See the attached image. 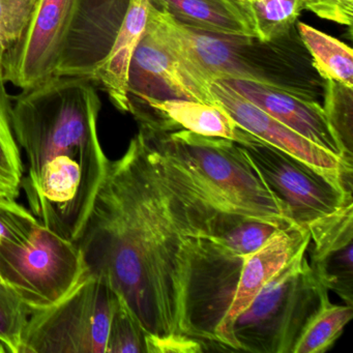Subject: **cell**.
<instances>
[{
  "label": "cell",
  "instance_id": "14",
  "mask_svg": "<svg viewBox=\"0 0 353 353\" xmlns=\"http://www.w3.org/2000/svg\"><path fill=\"white\" fill-rule=\"evenodd\" d=\"M216 80L272 119L345 162L342 148L328 125L323 107L317 101L301 98L281 88L258 82L232 78Z\"/></svg>",
  "mask_w": 353,
  "mask_h": 353
},
{
  "label": "cell",
  "instance_id": "32",
  "mask_svg": "<svg viewBox=\"0 0 353 353\" xmlns=\"http://www.w3.org/2000/svg\"><path fill=\"white\" fill-rule=\"evenodd\" d=\"M0 353H10L9 349L7 348V346L1 341H0Z\"/></svg>",
  "mask_w": 353,
  "mask_h": 353
},
{
  "label": "cell",
  "instance_id": "28",
  "mask_svg": "<svg viewBox=\"0 0 353 353\" xmlns=\"http://www.w3.org/2000/svg\"><path fill=\"white\" fill-rule=\"evenodd\" d=\"M40 224L34 214L16 199L0 196V243L24 245Z\"/></svg>",
  "mask_w": 353,
  "mask_h": 353
},
{
  "label": "cell",
  "instance_id": "16",
  "mask_svg": "<svg viewBox=\"0 0 353 353\" xmlns=\"http://www.w3.org/2000/svg\"><path fill=\"white\" fill-rule=\"evenodd\" d=\"M310 243L309 229L292 224L279 230L260 249L245 258L232 305L221 328L220 344L223 349L233 350L230 330L235 318L247 309L261 289L301 249L309 247Z\"/></svg>",
  "mask_w": 353,
  "mask_h": 353
},
{
  "label": "cell",
  "instance_id": "30",
  "mask_svg": "<svg viewBox=\"0 0 353 353\" xmlns=\"http://www.w3.org/2000/svg\"><path fill=\"white\" fill-rule=\"evenodd\" d=\"M303 5L321 19L352 28L353 0H303Z\"/></svg>",
  "mask_w": 353,
  "mask_h": 353
},
{
  "label": "cell",
  "instance_id": "1",
  "mask_svg": "<svg viewBox=\"0 0 353 353\" xmlns=\"http://www.w3.org/2000/svg\"><path fill=\"white\" fill-rule=\"evenodd\" d=\"M208 196L141 134L106 174L76 245L148 336L185 334L192 241L210 236Z\"/></svg>",
  "mask_w": 353,
  "mask_h": 353
},
{
  "label": "cell",
  "instance_id": "21",
  "mask_svg": "<svg viewBox=\"0 0 353 353\" xmlns=\"http://www.w3.org/2000/svg\"><path fill=\"white\" fill-rule=\"evenodd\" d=\"M295 28L318 75L324 81L334 80L353 88L352 49L303 22H296Z\"/></svg>",
  "mask_w": 353,
  "mask_h": 353
},
{
  "label": "cell",
  "instance_id": "17",
  "mask_svg": "<svg viewBox=\"0 0 353 353\" xmlns=\"http://www.w3.org/2000/svg\"><path fill=\"white\" fill-rule=\"evenodd\" d=\"M140 130L169 132L187 130L198 135L225 138L236 143L250 134L239 128L222 107L191 100H170L130 109Z\"/></svg>",
  "mask_w": 353,
  "mask_h": 353
},
{
  "label": "cell",
  "instance_id": "12",
  "mask_svg": "<svg viewBox=\"0 0 353 353\" xmlns=\"http://www.w3.org/2000/svg\"><path fill=\"white\" fill-rule=\"evenodd\" d=\"M74 0H40L23 36L3 52L6 82L30 90L54 76Z\"/></svg>",
  "mask_w": 353,
  "mask_h": 353
},
{
  "label": "cell",
  "instance_id": "20",
  "mask_svg": "<svg viewBox=\"0 0 353 353\" xmlns=\"http://www.w3.org/2000/svg\"><path fill=\"white\" fill-rule=\"evenodd\" d=\"M288 226L290 225L218 210L210 221V237L235 255L248 256Z\"/></svg>",
  "mask_w": 353,
  "mask_h": 353
},
{
  "label": "cell",
  "instance_id": "29",
  "mask_svg": "<svg viewBox=\"0 0 353 353\" xmlns=\"http://www.w3.org/2000/svg\"><path fill=\"white\" fill-rule=\"evenodd\" d=\"M34 12L17 0H0V48L7 50L23 36Z\"/></svg>",
  "mask_w": 353,
  "mask_h": 353
},
{
  "label": "cell",
  "instance_id": "24",
  "mask_svg": "<svg viewBox=\"0 0 353 353\" xmlns=\"http://www.w3.org/2000/svg\"><path fill=\"white\" fill-rule=\"evenodd\" d=\"M353 316L351 305L326 303L303 328L292 353H323L341 336Z\"/></svg>",
  "mask_w": 353,
  "mask_h": 353
},
{
  "label": "cell",
  "instance_id": "9",
  "mask_svg": "<svg viewBox=\"0 0 353 353\" xmlns=\"http://www.w3.org/2000/svg\"><path fill=\"white\" fill-rule=\"evenodd\" d=\"M248 256L227 251L210 236H198L192 241L185 279V334L200 341L206 349H222L221 328Z\"/></svg>",
  "mask_w": 353,
  "mask_h": 353
},
{
  "label": "cell",
  "instance_id": "23",
  "mask_svg": "<svg viewBox=\"0 0 353 353\" xmlns=\"http://www.w3.org/2000/svg\"><path fill=\"white\" fill-rule=\"evenodd\" d=\"M247 13L254 36L270 42L288 34L305 9L303 0H239Z\"/></svg>",
  "mask_w": 353,
  "mask_h": 353
},
{
  "label": "cell",
  "instance_id": "33",
  "mask_svg": "<svg viewBox=\"0 0 353 353\" xmlns=\"http://www.w3.org/2000/svg\"><path fill=\"white\" fill-rule=\"evenodd\" d=\"M0 281H1V282H3V280H1V276H0Z\"/></svg>",
  "mask_w": 353,
  "mask_h": 353
},
{
  "label": "cell",
  "instance_id": "19",
  "mask_svg": "<svg viewBox=\"0 0 353 353\" xmlns=\"http://www.w3.org/2000/svg\"><path fill=\"white\" fill-rule=\"evenodd\" d=\"M181 26L212 34L254 36L239 0H150Z\"/></svg>",
  "mask_w": 353,
  "mask_h": 353
},
{
  "label": "cell",
  "instance_id": "22",
  "mask_svg": "<svg viewBox=\"0 0 353 353\" xmlns=\"http://www.w3.org/2000/svg\"><path fill=\"white\" fill-rule=\"evenodd\" d=\"M3 52L0 48V196L17 199L23 179V165L12 123L13 103L6 88Z\"/></svg>",
  "mask_w": 353,
  "mask_h": 353
},
{
  "label": "cell",
  "instance_id": "27",
  "mask_svg": "<svg viewBox=\"0 0 353 353\" xmlns=\"http://www.w3.org/2000/svg\"><path fill=\"white\" fill-rule=\"evenodd\" d=\"M30 314L15 291L0 281V341L10 353H19Z\"/></svg>",
  "mask_w": 353,
  "mask_h": 353
},
{
  "label": "cell",
  "instance_id": "6",
  "mask_svg": "<svg viewBox=\"0 0 353 353\" xmlns=\"http://www.w3.org/2000/svg\"><path fill=\"white\" fill-rule=\"evenodd\" d=\"M117 303L106 279L86 272L57 305L32 312L19 353H105Z\"/></svg>",
  "mask_w": 353,
  "mask_h": 353
},
{
  "label": "cell",
  "instance_id": "5",
  "mask_svg": "<svg viewBox=\"0 0 353 353\" xmlns=\"http://www.w3.org/2000/svg\"><path fill=\"white\" fill-rule=\"evenodd\" d=\"M307 248L301 249L235 318L230 330L233 350L293 352L307 322L330 301L327 289L307 261Z\"/></svg>",
  "mask_w": 353,
  "mask_h": 353
},
{
  "label": "cell",
  "instance_id": "13",
  "mask_svg": "<svg viewBox=\"0 0 353 353\" xmlns=\"http://www.w3.org/2000/svg\"><path fill=\"white\" fill-rule=\"evenodd\" d=\"M210 92L236 125L254 137L352 185L351 165L272 119L219 80L210 83Z\"/></svg>",
  "mask_w": 353,
  "mask_h": 353
},
{
  "label": "cell",
  "instance_id": "18",
  "mask_svg": "<svg viewBox=\"0 0 353 353\" xmlns=\"http://www.w3.org/2000/svg\"><path fill=\"white\" fill-rule=\"evenodd\" d=\"M150 5V0H131L112 49L92 80L97 88H102L108 94L112 104L121 112H128L130 61L145 32Z\"/></svg>",
  "mask_w": 353,
  "mask_h": 353
},
{
  "label": "cell",
  "instance_id": "11",
  "mask_svg": "<svg viewBox=\"0 0 353 353\" xmlns=\"http://www.w3.org/2000/svg\"><path fill=\"white\" fill-rule=\"evenodd\" d=\"M131 0H74L55 76L94 80L123 26Z\"/></svg>",
  "mask_w": 353,
  "mask_h": 353
},
{
  "label": "cell",
  "instance_id": "26",
  "mask_svg": "<svg viewBox=\"0 0 353 353\" xmlns=\"http://www.w3.org/2000/svg\"><path fill=\"white\" fill-rule=\"evenodd\" d=\"M105 353H146V332L119 297Z\"/></svg>",
  "mask_w": 353,
  "mask_h": 353
},
{
  "label": "cell",
  "instance_id": "3",
  "mask_svg": "<svg viewBox=\"0 0 353 353\" xmlns=\"http://www.w3.org/2000/svg\"><path fill=\"white\" fill-rule=\"evenodd\" d=\"M146 28L203 83L241 79L317 101L325 81L314 69L296 28L263 42L256 37L212 34L181 26L150 3Z\"/></svg>",
  "mask_w": 353,
  "mask_h": 353
},
{
  "label": "cell",
  "instance_id": "15",
  "mask_svg": "<svg viewBox=\"0 0 353 353\" xmlns=\"http://www.w3.org/2000/svg\"><path fill=\"white\" fill-rule=\"evenodd\" d=\"M312 248L310 263L327 290L353 303V201L307 226Z\"/></svg>",
  "mask_w": 353,
  "mask_h": 353
},
{
  "label": "cell",
  "instance_id": "10",
  "mask_svg": "<svg viewBox=\"0 0 353 353\" xmlns=\"http://www.w3.org/2000/svg\"><path fill=\"white\" fill-rule=\"evenodd\" d=\"M127 100L128 112L170 100L198 101L221 107L210 85L198 80L148 28L130 61Z\"/></svg>",
  "mask_w": 353,
  "mask_h": 353
},
{
  "label": "cell",
  "instance_id": "7",
  "mask_svg": "<svg viewBox=\"0 0 353 353\" xmlns=\"http://www.w3.org/2000/svg\"><path fill=\"white\" fill-rule=\"evenodd\" d=\"M75 241L40 224L22 245L0 243V276L30 312L65 299L88 272Z\"/></svg>",
  "mask_w": 353,
  "mask_h": 353
},
{
  "label": "cell",
  "instance_id": "25",
  "mask_svg": "<svg viewBox=\"0 0 353 353\" xmlns=\"http://www.w3.org/2000/svg\"><path fill=\"white\" fill-rule=\"evenodd\" d=\"M323 110L328 125L338 140L347 164L353 162V88L334 80L324 84Z\"/></svg>",
  "mask_w": 353,
  "mask_h": 353
},
{
  "label": "cell",
  "instance_id": "2",
  "mask_svg": "<svg viewBox=\"0 0 353 353\" xmlns=\"http://www.w3.org/2000/svg\"><path fill=\"white\" fill-rule=\"evenodd\" d=\"M12 123L28 161L21 188L39 222L76 241L106 174L102 103L92 80L52 76L14 98Z\"/></svg>",
  "mask_w": 353,
  "mask_h": 353
},
{
  "label": "cell",
  "instance_id": "4",
  "mask_svg": "<svg viewBox=\"0 0 353 353\" xmlns=\"http://www.w3.org/2000/svg\"><path fill=\"white\" fill-rule=\"evenodd\" d=\"M144 139L185 171L218 210L292 225L236 142L187 130H139Z\"/></svg>",
  "mask_w": 353,
  "mask_h": 353
},
{
  "label": "cell",
  "instance_id": "8",
  "mask_svg": "<svg viewBox=\"0 0 353 353\" xmlns=\"http://www.w3.org/2000/svg\"><path fill=\"white\" fill-rule=\"evenodd\" d=\"M268 189L282 202L293 224H310L352 199V185L250 134L237 143Z\"/></svg>",
  "mask_w": 353,
  "mask_h": 353
},
{
  "label": "cell",
  "instance_id": "31",
  "mask_svg": "<svg viewBox=\"0 0 353 353\" xmlns=\"http://www.w3.org/2000/svg\"><path fill=\"white\" fill-rule=\"evenodd\" d=\"M208 350L196 339L181 334L152 336L146 334V353H199Z\"/></svg>",
  "mask_w": 353,
  "mask_h": 353
}]
</instances>
